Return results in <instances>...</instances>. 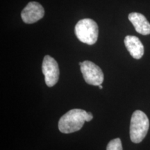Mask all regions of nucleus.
<instances>
[{"instance_id": "1", "label": "nucleus", "mask_w": 150, "mask_h": 150, "mask_svg": "<svg viewBox=\"0 0 150 150\" xmlns=\"http://www.w3.org/2000/svg\"><path fill=\"white\" fill-rule=\"evenodd\" d=\"M93 116L91 112L82 109H72L60 118L59 129L63 134H71L80 130L85 122H90Z\"/></svg>"}, {"instance_id": "2", "label": "nucleus", "mask_w": 150, "mask_h": 150, "mask_svg": "<svg viewBox=\"0 0 150 150\" xmlns=\"http://www.w3.org/2000/svg\"><path fill=\"white\" fill-rule=\"evenodd\" d=\"M149 121L145 112L137 110L131 116L130 124V138L134 143H140L147 135Z\"/></svg>"}, {"instance_id": "3", "label": "nucleus", "mask_w": 150, "mask_h": 150, "mask_svg": "<svg viewBox=\"0 0 150 150\" xmlns=\"http://www.w3.org/2000/svg\"><path fill=\"white\" fill-rule=\"evenodd\" d=\"M75 34L81 42L92 45L98 38V25L93 20L85 18L81 20L75 26Z\"/></svg>"}, {"instance_id": "4", "label": "nucleus", "mask_w": 150, "mask_h": 150, "mask_svg": "<svg viewBox=\"0 0 150 150\" xmlns=\"http://www.w3.org/2000/svg\"><path fill=\"white\" fill-rule=\"evenodd\" d=\"M81 71L85 81L90 85H102L104 81V73L98 65L89 61L79 63Z\"/></svg>"}, {"instance_id": "5", "label": "nucleus", "mask_w": 150, "mask_h": 150, "mask_svg": "<svg viewBox=\"0 0 150 150\" xmlns=\"http://www.w3.org/2000/svg\"><path fill=\"white\" fill-rule=\"evenodd\" d=\"M42 72L47 86L52 87L56 85L59 78V68L57 62L52 56L47 55L43 59Z\"/></svg>"}, {"instance_id": "6", "label": "nucleus", "mask_w": 150, "mask_h": 150, "mask_svg": "<svg viewBox=\"0 0 150 150\" xmlns=\"http://www.w3.org/2000/svg\"><path fill=\"white\" fill-rule=\"evenodd\" d=\"M45 10L42 6L36 1H31L22 11L21 17L24 22L33 24L43 18Z\"/></svg>"}, {"instance_id": "7", "label": "nucleus", "mask_w": 150, "mask_h": 150, "mask_svg": "<svg viewBox=\"0 0 150 150\" xmlns=\"http://www.w3.org/2000/svg\"><path fill=\"white\" fill-rule=\"evenodd\" d=\"M124 42L129 54L134 59H141L144 54V46L138 37L127 35L125 37Z\"/></svg>"}, {"instance_id": "8", "label": "nucleus", "mask_w": 150, "mask_h": 150, "mask_svg": "<svg viewBox=\"0 0 150 150\" xmlns=\"http://www.w3.org/2000/svg\"><path fill=\"white\" fill-rule=\"evenodd\" d=\"M128 18L138 33L145 35L150 34V24L143 15L136 12L131 13Z\"/></svg>"}, {"instance_id": "9", "label": "nucleus", "mask_w": 150, "mask_h": 150, "mask_svg": "<svg viewBox=\"0 0 150 150\" xmlns=\"http://www.w3.org/2000/svg\"><path fill=\"white\" fill-rule=\"evenodd\" d=\"M106 150H123L121 140L120 138H115L108 142Z\"/></svg>"}, {"instance_id": "10", "label": "nucleus", "mask_w": 150, "mask_h": 150, "mask_svg": "<svg viewBox=\"0 0 150 150\" xmlns=\"http://www.w3.org/2000/svg\"><path fill=\"white\" fill-rule=\"evenodd\" d=\"M99 86V88H100V89H102L103 88V86H102V85H99V86Z\"/></svg>"}]
</instances>
